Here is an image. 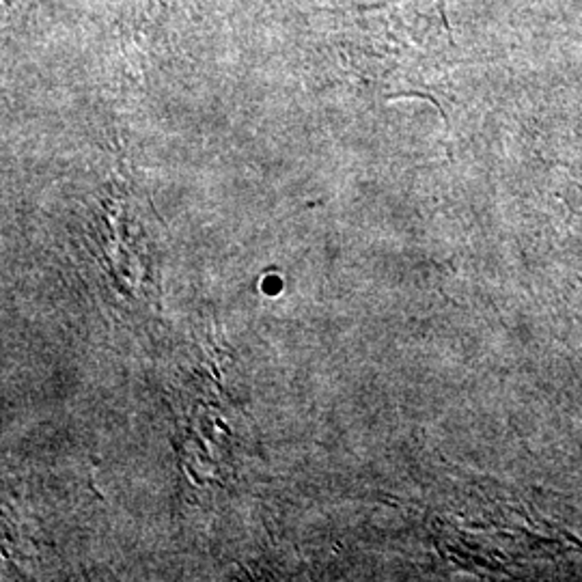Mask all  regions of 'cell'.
I'll list each match as a JSON object with an SVG mask.
<instances>
[{
    "label": "cell",
    "mask_w": 582,
    "mask_h": 582,
    "mask_svg": "<svg viewBox=\"0 0 582 582\" xmlns=\"http://www.w3.org/2000/svg\"><path fill=\"white\" fill-rule=\"evenodd\" d=\"M511 511H513V513H517L519 517H524V522H528V526H531V528H535V526L539 524V522H535V519H533L531 515H528L526 511H522V509H517V507H511Z\"/></svg>",
    "instance_id": "obj_1"
}]
</instances>
